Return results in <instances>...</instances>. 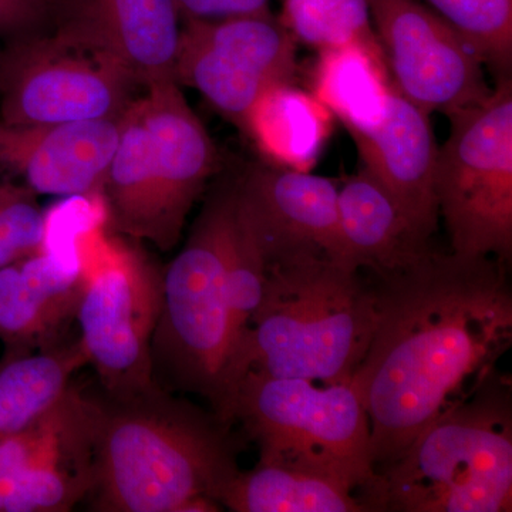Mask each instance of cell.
Masks as SVG:
<instances>
[{"instance_id": "1", "label": "cell", "mask_w": 512, "mask_h": 512, "mask_svg": "<svg viewBox=\"0 0 512 512\" xmlns=\"http://www.w3.org/2000/svg\"><path fill=\"white\" fill-rule=\"evenodd\" d=\"M375 278L376 329L350 383L377 470L497 370L512 342V292L505 262L454 252Z\"/></svg>"}, {"instance_id": "2", "label": "cell", "mask_w": 512, "mask_h": 512, "mask_svg": "<svg viewBox=\"0 0 512 512\" xmlns=\"http://www.w3.org/2000/svg\"><path fill=\"white\" fill-rule=\"evenodd\" d=\"M376 323L375 281L363 278L360 269L318 252L266 256L264 295L232 357L220 421L248 372L318 384L352 382Z\"/></svg>"}, {"instance_id": "3", "label": "cell", "mask_w": 512, "mask_h": 512, "mask_svg": "<svg viewBox=\"0 0 512 512\" xmlns=\"http://www.w3.org/2000/svg\"><path fill=\"white\" fill-rule=\"evenodd\" d=\"M227 427L160 386L101 402L92 510L184 512L195 498L221 504L239 471Z\"/></svg>"}, {"instance_id": "4", "label": "cell", "mask_w": 512, "mask_h": 512, "mask_svg": "<svg viewBox=\"0 0 512 512\" xmlns=\"http://www.w3.org/2000/svg\"><path fill=\"white\" fill-rule=\"evenodd\" d=\"M363 511L510 512L512 390L493 375L356 491Z\"/></svg>"}, {"instance_id": "5", "label": "cell", "mask_w": 512, "mask_h": 512, "mask_svg": "<svg viewBox=\"0 0 512 512\" xmlns=\"http://www.w3.org/2000/svg\"><path fill=\"white\" fill-rule=\"evenodd\" d=\"M220 154L174 80L147 87L121 117L103 195L110 232L171 251Z\"/></svg>"}, {"instance_id": "6", "label": "cell", "mask_w": 512, "mask_h": 512, "mask_svg": "<svg viewBox=\"0 0 512 512\" xmlns=\"http://www.w3.org/2000/svg\"><path fill=\"white\" fill-rule=\"evenodd\" d=\"M235 181L215 188L187 244L163 271V306L153 339L154 369L163 365L183 389L201 394L220 417L232 356L225 264Z\"/></svg>"}, {"instance_id": "7", "label": "cell", "mask_w": 512, "mask_h": 512, "mask_svg": "<svg viewBox=\"0 0 512 512\" xmlns=\"http://www.w3.org/2000/svg\"><path fill=\"white\" fill-rule=\"evenodd\" d=\"M238 421L259 461L342 478L359 490L375 474L365 406L352 383L318 384L248 372L229 399L224 423Z\"/></svg>"}, {"instance_id": "8", "label": "cell", "mask_w": 512, "mask_h": 512, "mask_svg": "<svg viewBox=\"0 0 512 512\" xmlns=\"http://www.w3.org/2000/svg\"><path fill=\"white\" fill-rule=\"evenodd\" d=\"M80 340L110 399L156 389L153 339L163 306V271L144 252L100 229L80 235Z\"/></svg>"}, {"instance_id": "9", "label": "cell", "mask_w": 512, "mask_h": 512, "mask_svg": "<svg viewBox=\"0 0 512 512\" xmlns=\"http://www.w3.org/2000/svg\"><path fill=\"white\" fill-rule=\"evenodd\" d=\"M439 147L436 195L451 252L511 261L512 82L497 86L474 106L454 111Z\"/></svg>"}, {"instance_id": "10", "label": "cell", "mask_w": 512, "mask_h": 512, "mask_svg": "<svg viewBox=\"0 0 512 512\" xmlns=\"http://www.w3.org/2000/svg\"><path fill=\"white\" fill-rule=\"evenodd\" d=\"M143 89L106 53L53 33L6 43L0 60V121L67 124L120 119Z\"/></svg>"}, {"instance_id": "11", "label": "cell", "mask_w": 512, "mask_h": 512, "mask_svg": "<svg viewBox=\"0 0 512 512\" xmlns=\"http://www.w3.org/2000/svg\"><path fill=\"white\" fill-rule=\"evenodd\" d=\"M296 45L271 10L217 20H183L174 79L180 86L198 90L241 128L262 94L292 83Z\"/></svg>"}, {"instance_id": "12", "label": "cell", "mask_w": 512, "mask_h": 512, "mask_svg": "<svg viewBox=\"0 0 512 512\" xmlns=\"http://www.w3.org/2000/svg\"><path fill=\"white\" fill-rule=\"evenodd\" d=\"M393 89L427 114L466 109L493 87L474 47L420 0H369Z\"/></svg>"}, {"instance_id": "13", "label": "cell", "mask_w": 512, "mask_h": 512, "mask_svg": "<svg viewBox=\"0 0 512 512\" xmlns=\"http://www.w3.org/2000/svg\"><path fill=\"white\" fill-rule=\"evenodd\" d=\"M235 187L265 258L288 251L318 252L353 268L340 229L335 181L311 171L251 165Z\"/></svg>"}, {"instance_id": "14", "label": "cell", "mask_w": 512, "mask_h": 512, "mask_svg": "<svg viewBox=\"0 0 512 512\" xmlns=\"http://www.w3.org/2000/svg\"><path fill=\"white\" fill-rule=\"evenodd\" d=\"M180 20L174 0H55L50 33L113 57L146 90L175 82Z\"/></svg>"}, {"instance_id": "15", "label": "cell", "mask_w": 512, "mask_h": 512, "mask_svg": "<svg viewBox=\"0 0 512 512\" xmlns=\"http://www.w3.org/2000/svg\"><path fill=\"white\" fill-rule=\"evenodd\" d=\"M121 117L67 124L0 121V178H18L37 195L99 194L119 141Z\"/></svg>"}, {"instance_id": "16", "label": "cell", "mask_w": 512, "mask_h": 512, "mask_svg": "<svg viewBox=\"0 0 512 512\" xmlns=\"http://www.w3.org/2000/svg\"><path fill=\"white\" fill-rule=\"evenodd\" d=\"M350 136L363 168L386 188L424 237H433L440 218L436 195L439 146L430 114L393 89L384 119Z\"/></svg>"}, {"instance_id": "17", "label": "cell", "mask_w": 512, "mask_h": 512, "mask_svg": "<svg viewBox=\"0 0 512 512\" xmlns=\"http://www.w3.org/2000/svg\"><path fill=\"white\" fill-rule=\"evenodd\" d=\"M82 292L79 265L46 249L0 268V340L6 349H46L76 313Z\"/></svg>"}, {"instance_id": "18", "label": "cell", "mask_w": 512, "mask_h": 512, "mask_svg": "<svg viewBox=\"0 0 512 512\" xmlns=\"http://www.w3.org/2000/svg\"><path fill=\"white\" fill-rule=\"evenodd\" d=\"M339 218L349 264L373 276L404 271L433 251L366 168L339 188Z\"/></svg>"}, {"instance_id": "19", "label": "cell", "mask_w": 512, "mask_h": 512, "mask_svg": "<svg viewBox=\"0 0 512 512\" xmlns=\"http://www.w3.org/2000/svg\"><path fill=\"white\" fill-rule=\"evenodd\" d=\"M101 402L92 399L82 416L45 458L0 501V512H64L92 494L96 484L94 440Z\"/></svg>"}, {"instance_id": "20", "label": "cell", "mask_w": 512, "mask_h": 512, "mask_svg": "<svg viewBox=\"0 0 512 512\" xmlns=\"http://www.w3.org/2000/svg\"><path fill=\"white\" fill-rule=\"evenodd\" d=\"M332 113L292 83L262 94L241 130L275 167L311 171L332 131Z\"/></svg>"}, {"instance_id": "21", "label": "cell", "mask_w": 512, "mask_h": 512, "mask_svg": "<svg viewBox=\"0 0 512 512\" xmlns=\"http://www.w3.org/2000/svg\"><path fill=\"white\" fill-rule=\"evenodd\" d=\"M221 505L235 512H365L348 481L266 461L239 470L225 488Z\"/></svg>"}, {"instance_id": "22", "label": "cell", "mask_w": 512, "mask_h": 512, "mask_svg": "<svg viewBox=\"0 0 512 512\" xmlns=\"http://www.w3.org/2000/svg\"><path fill=\"white\" fill-rule=\"evenodd\" d=\"M311 83L313 96L349 133L379 124L393 90L382 49L363 43L319 52Z\"/></svg>"}, {"instance_id": "23", "label": "cell", "mask_w": 512, "mask_h": 512, "mask_svg": "<svg viewBox=\"0 0 512 512\" xmlns=\"http://www.w3.org/2000/svg\"><path fill=\"white\" fill-rule=\"evenodd\" d=\"M89 363L80 339L40 353L6 349L0 360V443L55 406L74 373Z\"/></svg>"}, {"instance_id": "24", "label": "cell", "mask_w": 512, "mask_h": 512, "mask_svg": "<svg viewBox=\"0 0 512 512\" xmlns=\"http://www.w3.org/2000/svg\"><path fill=\"white\" fill-rule=\"evenodd\" d=\"M278 18L296 43L318 52L350 43L380 47L369 0H284Z\"/></svg>"}, {"instance_id": "25", "label": "cell", "mask_w": 512, "mask_h": 512, "mask_svg": "<svg viewBox=\"0 0 512 512\" xmlns=\"http://www.w3.org/2000/svg\"><path fill=\"white\" fill-rule=\"evenodd\" d=\"M225 281H227L229 312H231L232 362L235 350L262 301L265 281L264 249L255 228L252 227L247 214L239 205L237 187H235L234 214H232L231 231H229Z\"/></svg>"}, {"instance_id": "26", "label": "cell", "mask_w": 512, "mask_h": 512, "mask_svg": "<svg viewBox=\"0 0 512 512\" xmlns=\"http://www.w3.org/2000/svg\"><path fill=\"white\" fill-rule=\"evenodd\" d=\"M92 396L70 386L55 406L0 443V501L20 478L52 451L82 416Z\"/></svg>"}, {"instance_id": "27", "label": "cell", "mask_w": 512, "mask_h": 512, "mask_svg": "<svg viewBox=\"0 0 512 512\" xmlns=\"http://www.w3.org/2000/svg\"><path fill=\"white\" fill-rule=\"evenodd\" d=\"M474 47L484 66L510 76L512 0H424Z\"/></svg>"}, {"instance_id": "28", "label": "cell", "mask_w": 512, "mask_h": 512, "mask_svg": "<svg viewBox=\"0 0 512 512\" xmlns=\"http://www.w3.org/2000/svg\"><path fill=\"white\" fill-rule=\"evenodd\" d=\"M26 185L0 178V268L46 249L47 220Z\"/></svg>"}, {"instance_id": "29", "label": "cell", "mask_w": 512, "mask_h": 512, "mask_svg": "<svg viewBox=\"0 0 512 512\" xmlns=\"http://www.w3.org/2000/svg\"><path fill=\"white\" fill-rule=\"evenodd\" d=\"M53 5L55 0H0V39L9 43L52 32Z\"/></svg>"}, {"instance_id": "30", "label": "cell", "mask_w": 512, "mask_h": 512, "mask_svg": "<svg viewBox=\"0 0 512 512\" xmlns=\"http://www.w3.org/2000/svg\"><path fill=\"white\" fill-rule=\"evenodd\" d=\"M181 22L254 15L269 10V0H174Z\"/></svg>"}, {"instance_id": "31", "label": "cell", "mask_w": 512, "mask_h": 512, "mask_svg": "<svg viewBox=\"0 0 512 512\" xmlns=\"http://www.w3.org/2000/svg\"><path fill=\"white\" fill-rule=\"evenodd\" d=\"M0 60H2V49H0Z\"/></svg>"}]
</instances>
